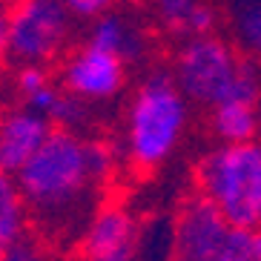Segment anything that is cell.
Returning a JSON list of instances; mask_svg holds the SVG:
<instances>
[{
  "label": "cell",
  "mask_w": 261,
  "mask_h": 261,
  "mask_svg": "<svg viewBox=\"0 0 261 261\" xmlns=\"http://www.w3.org/2000/svg\"><path fill=\"white\" fill-rule=\"evenodd\" d=\"M26 207L40 215H63L92 184L86 169V141L69 129H52L38 152L15 172Z\"/></svg>",
  "instance_id": "cell-1"
},
{
  "label": "cell",
  "mask_w": 261,
  "mask_h": 261,
  "mask_svg": "<svg viewBox=\"0 0 261 261\" xmlns=\"http://www.w3.org/2000/svg\"><path fill=\"white\" fill-rule=\"evenodd\" d=\"M201 195L238 227H261V144H227L198 167Z\"/></svg>",
  "instance_id": "cell-2"
},
{
  "label": "cell",
  "mask_w": 261,
  "mask_h": 261,
  "mask_svg": "<svg viewBox=\"0 0 261 261\" xmlns=\"http://www.w3.org/2000/svg\"><path fill=\"white\" fill-rule=\"evenodd\" d=\"M184 100L164 75H155L144 84L129 109V155L144 169H152L172 152L178 135L184 129Z\"/></svg>",
  "instance_id": "cell-3"
},
{
  "label": "cell",
  "mask_w": 261,
  "mask_h": 261,
  "mask_svg": "<svg viewBox=\"0 0 261 261\" xmlns=\"http://www.w3.org/2000/svg\"><path fill=\"white\" fill-rule=\"evenodd\" d=\"M66 6L61 0H20L9 9L6 52L20 63L49 61L66 38Z\"/></svg>",
  "instance_id": "cell-4"
},
{
  "label": "cell",
  "mask_w": 261,
  "mask_h": 261,
  "mask_svg": "<svg viewBox=\"0 0 261 261\" xmlns=\"http://www.w3.org/2000/svg\"><path fill=\"white\" fill-rule=\"evenodd\" d=\"M236 69H238V58L232 55V49L227 43L207 38V35H198L178 55L175 81L184 89V95H190L192 100L215 107L218 100H224Z\"/></svg>",
  "instance_id": "cell-5"
},
{
  "label": "cell",
  "mask_w": 261,
  "mask_h": 261,
  "mask_svg": "<svg viewBox=\"0 0 261 261\" xmlns=\"http://www.w3.org/2000/svg\"><path fill=\"white\" fill-rule=\"evenodd\" d=\"M230 221L207 195H195L181 207L172 224V255L187 261H218Z\"/></svg>",
  "instance_id": "cell-6"
},
{
  "label": "cell",
  "mask_w": 261,
  "mask_h": 261,
  "mask_svg": "<svg viewBox=\"0 0 261 261\" xmlns=\"http://www.w3.org/2000/svg\"><path fill=\"white\" fill-rule=\"evenodd\" d=\"M123 84V61L112 52H103L98 46L81 49L66 63L63 86L77 98H109Z\"/></svg>",
  "instance_id": "cell-7"
},
{
  "label": "cell",
  "mask_w": 261,
  "mask_h": 261,
  "mask_svg": "<svg viewBox=\"0 0 261 261\" xmlns=\"http://www.w3.org/2000/svg\"><path fill=\"white\" fill-rule=\"evenodd\" d=\"M135 241H138V230H135L129 215L118 207H107L86 227L81 247H84L86 258L126 261L135 258Z\"/></svg>",
  "instance_id": "cell-8"
},
{
  "label": "cell",
  "mask_w": 261,
  "mask_h": 261,
  "mask_svg": "<svg viewBox=\"0 0 261 261\" xmlns=\"http://www.w3.org/2000/svg\"><path fill=\"white\" fill-rule=\"evenodd\" d=\"M52 132L49 118L43 112H12L0 121V169L15 175L17 169L38 152V146Z\"/></svg>",
  "instance_id": "cell-9"
},
{
  "label": "cell",
  "mask_w": 261,
  "mask_h": 261,
  "mask_svg": "<svg viewBox=\"0 0 261 261\" xmlns=\"http://www.w3.org/2000/svg\"><path fill=\"white\" fill-rule=\"evenodd\" d=\"M213 126L215 135L227 144H244L255 141L258 135V107L241 103V100H218L213 112Z\"/></svg>",
  "instance_id": "cell-10"
},
{
  "label": "cell",
  "mask_w": 261,
  "mask_h": 261,
  "mask_svg": "<svg viewBox=\"0 0 261 261\" xmlns=\"http://www.w3.org/2000/svg\"><path fill=\"white\" fill-rule=\"evenodd\" d=\"M26 232V201L12 172L0 169V241L12 244Z\"/></svg>",
  "instance_id": "cell-11"
},
{
  "label": "cell",
  "mask_w": 261,
  "mask_h": 261,
  "mask_svg": "<svg viewBox=\"0 0 261 261\" xmlns=\"http://www.w3.org/2000/svg\"><path fill=\"white\" fill-rule=\"evenodd\" d=\"M89 43L98 46V49H103V52L118 55L121 61L135 58V55L141 52L138 38H135V35L126 29V23L118 20V17H103V20H98V26H95L92 40H89Z\"/></svg>",
  "instance_id": "cell-12"
},
{
  "label": "cell",
  "mask_w": 261,
  "mask_h": 261,
  "mask_svg": "<svg viewBox=\"0 0 261 261\" xmlns=\"http://www.w3.org/2000/svg\"><path fill=\"white\" fill-rule=\"evenodd\" d=\"M224 100H241V103H253L258 107L261 100V72L255 63L238 61V69L230 81V89L224 95Z\"/></svg>",
  "instance_id": "cell-13"
},
{
  "label": "cell",
  "mask_w": 261,
  "mask_h": 261,
  "mask_svg": "<svg viewBox=\"0 0 261 261\" xmlns=\"http://www.w3.org/2000/svg\"><path fill=\"white\" fill-rule=\"evenodd\" d=\"M253 241H255V227L230 224L218 261H253Z\"/></svg>",
  "instance_id": "cell-14"
},
{
  "label": "cell",
  "mask_w": 261,
  "mask_h": 261,
  "mask_svg": "<svg viewBox=\"0 0 261 261\" xmlns=\"http://www.w3.org/2000/svg\"><path fill=\"white\" fill-rule=\"evenodd\" d=\"M238 32L244 46L261 55V0H250L238 6Z\"/></svg>",
  "instance_id": "cell-15"
},
{
  "label": "cell",
  "mask_w": 261,
  "mask_h": 261,
  "mask_svg": "<svg viewBox=\"0 0 261 261\" xmlns=\"http://www.w3.org/2000/svg\"><path fill=\"white\" fill-rule=\"evenodd\" d=\"M198 6V0H155L158 17L172 32H190V17Z\"/></svg>",
  "instance_id": "cell-16"
},
{
  "label": "cell",
  "mask_w": 261,
  "mask_h": 261,
  "mask_svg": "<svg viewBox=\"0 0 261 261\" xmlns=\"http://www.w3.org/2000/svg\"><path fill=\"white\" fill-rule=\"evenodd\" d=\"M81 118H84V107H81L77 95H72V92L58 95L55 107L49 109V121H58V123H63V126H75Z\"/></svg>",
  "instance_id": "cell-17"
},
{
  "label": "cell",
  "mask_w": 261,
  "mask_h": 261,
  "mask_svg": "<svg viewBox=\"0 0 261 261\" xmlns=\"http://www.w3.org/2000/svg\"><path fill=\"white\" fill-rule=\"evenodd\" d=\"M112 152H109V146L103 144H86V169H89V175L92 181H103V178L112 172Z\"/></svg>",
  "instance_id": "cell-18"
},
{
  "label": "cell",
  "mask_w": 261,
  "mask_h": 261,
  "mask_svg": "<svg viewBox=\"0 0 261 261\" xmlns=\"http://www.w3.org/2000/svg\"><path fill=\"white\" fill-rule=\"evenodd\" d=\"M43 84H49V81H46V72L40 69L38 63H29V66H23V72L17 75V86L23 89V95H32L35 89H40Z\"/></svg>",
  "instance_id": "cell-19"
},
{
  "label": "cell",
  "mask_w": 261,
  "mask_h": 261,
  "mask_svg": "<svg viewBox=\"0 0 261 261\" xmlns=\"http://www.w3.org/2000/svg\"><path fill=\"white\" fill-rule=\"evenodd\" d=\"M63 6L69 9L72 15H81V17H95L100 15L103 9L112 3V0H61Z\"/></svg>",
  "instance_id": "cell-20"
},
{
  "label": "cell",
  "mask_w": 261,
  "mask_h": 261,
  "mask_svg": "<svg viewBox=\"0 0 261 261\" xmlns=\"http://www.w3.org/2000/svg\"><path fill=\"white\" fill-rule=\"evenodd\" d=\"M213 26H215V12L210 6H204V3H198L190 17V32L192 35H207Z\"/></svg>",
  "instance_id": "cell-21"
},
{
  "label": "cell",
  "mask_w": 261,
  "mask_h": 261,
  "mask_svg": "<svg viewBox=\"0 0 261 261\" xmlns=\"http://www.w3.org/2000/svg\"><path fill=\"white\" fill-rule=\"evenodd\" d=\"M6 43H9V9L0 0V55L6 52Z\"/></svg>",
  "instance_id": "cell-22"
},
{
  "label": "cell",
  "mask_w": 261,
  "mask_h": 261,
  "mask_svg": "<svg viewBox=\"0 0 261 261\" xmlns=\"http://www.w3.org/2000/svg\"><path fill=\"white\" fill-rule=\"evenodd\" d=\"M253 261H261V230L255 227V241H253Z\"/></svg>",
  "instance_id": "cell-23"
},
{
  "label": "cell",
  "mask_w": 261,
  "mask_h": 261,
  "mask_svg": "<svg viewBox=\"0 0 261 261\" xmlns=\"http://www.w3.org/2000/svg\"><path fill=\"white\" fill-rule=\"evenodd\" d=\"M3 253H6V244H3V241H0V258H3Z\"/></svg>",
  "instance_id": "cell-24"
}]
</instances>
